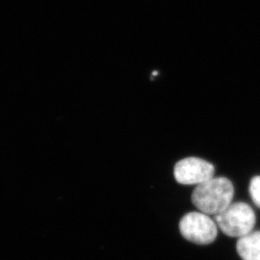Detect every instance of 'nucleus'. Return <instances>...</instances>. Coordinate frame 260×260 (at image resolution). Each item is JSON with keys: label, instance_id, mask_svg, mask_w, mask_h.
I'll return each instance as SVG.
<instances>
[{"label": "nucleus", "instance_id": "1", "mask_svg": "<svg viewBox=\"0 0 260 260\" xmlns=\"http://www.w3.org/2000/svg\"><path fill=\"white\" fill-rule=\"evenodd\" d=\"M234 188L225 177H212L197 185L192 194V203L202 212L218 215L232 205Z\"/></svg>", "mask_w": 260, "mask_h": 260}, {"label": "nucleus", "instance_id": "2", "mask_svg": "<svg viewBox=\"0 0 260 260\" xmlns=\"http://www.w3.org/2000/svg\"><path fill=\"white\" fill-rule=\"evenodd\" d=\"M216 223L225 235L241 238L252 232L255 215L250 205L235 203L216 215Z\"/></svg>", "mask_w": 260, "mask_h": 260}, {"label": "nucleus", "instance_id": "3", "mask_svg": "<svg viewBox=\"0 0 260 260\" xmlns=\"http://www.w3.org/2000/svg\"><path fill=\"white\" fill-rule=\"evenodd\" d=\"M179 231L188 241L199 245L212 243L218 233L216 223L202 212L186 214L179 223Z\"/></svg>", "mask_w": 260, "mask_h": 260}, {"label": "nucleus", "instance_id": "4", "mask_svg": "<svg viewBox=\"0 0 260 260\" xmlns=\"http://www.w3.org/2000/svg\"><path fill=\"white\" fill-rule=\"evenodd\" d=\"M214 173L213 165L201 158H184L175 167V177L177 182L184 185H199L212 178Z\"/></svg>", "mask_w": 260, "mask_h": 260}, {"label": "nucleus", "instance_id": "5", "mask_svg": "<svg viewBox=\"0 0 260 260\" xmlns=\"http://www.w3.org/2000/svg\"><path fill=\"white\" fill-rule=\"evenodd\" d=\"M236 249L243 260H260V232H251L239 238Z\"/></svg>", "mask_w": 260, "mask_h": 260}, {"label": "nucleus", "instance_id": "6", "mask_svg": "<svg viewBox=\"0 0 260 260\" xmlns=\"http://www.w3.org/2000/svg\"><path fill=\"white\" fill-rule=\"evenodd\" d=\"M250 194L254 205L260 207V176L253 177L250 184Z\"/></svg>", "mask_w": 260, "mask_h": 260}]
</instances>
